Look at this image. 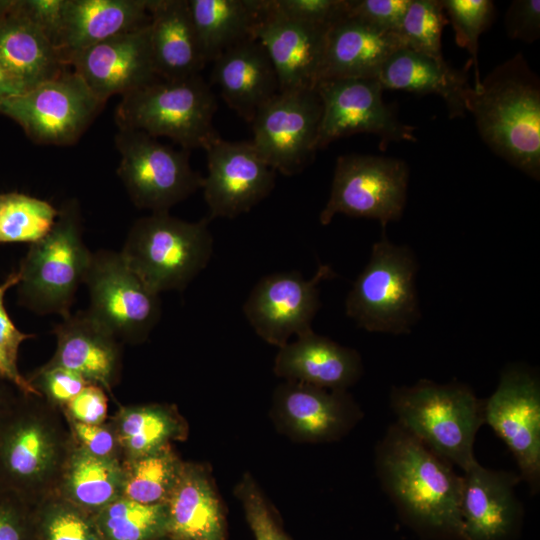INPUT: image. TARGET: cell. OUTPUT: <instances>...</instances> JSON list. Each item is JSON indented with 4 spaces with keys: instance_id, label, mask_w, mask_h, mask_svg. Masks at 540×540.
Here are the masks:
<instances>
[{
    "instance_id": "f1b7e54d",
    "label": "cell",
    "mask_w": 540,
    "mask_h": 540,
    "mask_svg": "<svg viewBox=\"0 0 540 540\" xmlns=\"http://www.w3.org/2000/svg\"><path fill=\"white\" fill-rule=\"evenodd\" d=\"M165 504L167 535L174 540H225L221 505L203 466L183 462Z\"/></svg>"
},
{
    "instance_id": "db71d44e",
    "label": "cell",
    "mask_w": 540,
    "mask_h": 540,
    "mask_svg": "<svg viewBox=\"0 0 540 540\" xmlns=\"http://www.w3.org/2000/svg\"><path fill=\"white\" fill-rule=\"evenodd\" d=\"M155 540H174V539L171 538V537L168 536V535H164V536H162V537H160V538H157V539H155Z\"/></svg>"
},
{
    "instance_id": "8992f818",
    "label": "cell",
    "mask_w": 540,
    "mask_h": 540,
    "mask_svg": "<svg viewBox=\"0 0 540 540\" xmlns=\"http://www.w3.org/2000/svg\"><path fill=\"white\" fill-rule=\"evenodd\" d=\"M217 100L200 75L156 81L122 96L115 110L118 129L168 137L182 149H203L220 137L213 118Z\"/></svg>"
},
{
    "instance_id": "83f0119b",
    "label": "cell",
    "mask_w": 540,
    "mask_h": 540,
    "mask_svg": "<svg viewBox=\"0 0 540 540\" xmlns=\"http://www.w3.org/2000/svg\"><path fill=\"white\" fill-rule=\"evenodd\" d=\"M14 4L0 18V64L22 93L69 68L44 31Z\"/></svg>"
},
{
    "instance_id": "74e56055",
    "label": "cell",
    "mask_w": 540,
    "mask_h": 540,
    "mask_svg": "<svg viewBox=\"0 0 540 540\" xmlns=\"http://www.w3.org/2000/svg\"><path fill=\"white\" fill-rule=\"evenodd\" d=\"M449 23L439 0H411L397 34L404 48L443 59L441 37Z\"/></svg>"
},
{
    "instance_id": "816d5d0a",
    "label": "cell",
    "mask_w": 540,
    "mask_h": 540,
    "mask_svg": "<svg viewBox=\"0 0 540 540\" xmlns=\"http://www.w3.org/2000/svg\"><path fill=\"white\" fill-rule=\"evenodd\" d=\"M3 383L0 381V419L16 395L5 387Z\"/></svg>"
},
{
    "instance_id": "30bf717a",
    "label": "cell",
    "mask_w": 540,
    "mask_h": 540,
    "mask_svg": "<svg viewBox=\"0 0 540 540\" xmlns=\"http://www.w3.org/2000/svg\"><path fill=\"white\" fill-rule=\"evenodd\" d=\"M105 104L69 67L58 76L0 103V114L15 121L34 143L75 144Z\"/></svg>"
},
{
    "instance_id": "2e32d148",
    "label": "cell",
    "mask_w": 540,
    "mask_h": 540,
    "mask_svg": "<svg viewBox=\"0 0 540 540\" xmlns=\"http://www.w3.org/2000/svg\"><path fill=\"white\" fill-rule=\"evenodd\" d=\"M335 276L322 264L311 279L296 272L265 276L253 287L243 312L256 334L278 348L292 336L312 331V321L320 308L319 284Z\"/></svg>"
},
{
    "instance_id": "9a60e30c",
    "label": "cell",
    "mask_w": 540,
    "mask_h": 540,
    "mask_svg": "<svg viewBox=\"0 0 540 540\" xmlns=\"http://www.w3.org/2000/svg\"><path fill=\"white\" fill-rule=\"evenodd\" d=\"M484 424L511 451L531 494L540 490V382L530 369L512 365L484 400Z\"/></svg>"
},
{
    "instance_id": "c3c4849f",
    "label": "cell",
    "mask_w": 540,
    "mask_h": 540,
    "mask_svg": "<svg viewBox=\"0 0 540 540\" xmlns=\"http://www.w3.org/2000/svg\"><path fill=\"white\" fill-rule=\"evenodd\" d=\"M507 35L527 44L535 42L540 35V1L514 0L504 18Z\"/></svg>"
},
{
    "instance_id": "ffe728a7",
    "label": "cell",
    "mask_w": 540,
    "mask_h": 540,
    "mask_svg": "<svg viewBox=\"0 0 540 540\" xmlns=\"http://www.w3.org/2000/svg\"><path fill=\"white\" fill-rule=\"evenodd\" d=\"M68 66L104 104L114 95H125L157 79L149 38V23L73 55Z\"/></svg>"
},
{
    "instance_id": "d6986e66",
    "label": "cell",
    "mask_w": 540,
    "mask_h": 540,
    "mask_svg": "<svg viewBox=\"0 0 540 540\" xmlns=\"http://www.w3.org/2000/svg\"><path fill=\"white\" fill-rule=\"evenodd\" d=\"M328 28L289 18L262 0L254 38L275 69L279 92L315 89L321 79Z\"/></svg>"
},
{
    "instance_id": "681fc988",
    "label": "cell",
    "mask_w": 540,
    "mask_h": 540,
    "mask_svg": "<svg viewBox=\"0 0 540 540\" xmlns=\"http://www.w3.org/2000/svg\"><path fill=\"white\" fill-rule=\"evenodd\" d=\"M65 0H16V7L38 25L56 47Z\"/></svg>"
},
{
    "instance_id": "f35d334b",
    "label": "cell",
    "mask_w": 540,
    "mask_h": 540,
    "mask_svg": "<svg viewBox=\"0 0 540 540\" xmlns=\"http://www.w3.org/2000/svg\"><path fill=\"white\" fill-rule=\"evenodd\" d=\"M449 23L452 24L455 41L470 55L474 68V85L478 87L481 79L478 70V40L493 22L494 3L490 0H441Z\"/></svg>"
},
{
    "instance_id": "5b68a950",
    "label": "cell",
    "mask_w": 540,
    "mask_h": 540,
    "mask_svg": "<svg viewBox=\"0 0 540 540\" xmlns=\"http://www.w3.org/2000/svg\"><path fill=\"white\" fill-rule=\"evenodd\" d=\"M92 252L83 240L80 204L65 200L51 230L30 247L21 260L19 303L37 314H71L79 286L84 283Z\"/></svg>"
},
{
    "instance_id": "d4e9b609",
    "label": "cell",
    "mask_w": 540,
    "mask_h": 540,
    "mask_svg": "<svg viewBox=\"0 0 540 540\" xmlns=\"http://www.w3.org/2000/svg\"><path fill=\"white\" fill-rule=\"evenodd\" d=\"M149 38L159 79L200 75L207 63L191 18L188 0H148Z\"/></svg>"
},
{
    "instance_id": "ac0fdd59",
    "label": "cell",
    "mask_w": 540,
    "mask_h": 540,
    "mask_svg": "<svg viewBox=\"0 0 540 540\" xmlns=\"http://www.w3.org/2000/svg\"><path fill=\"white\" fill-rule=\"evenodd\" d=\"M271 417L294 441L325 443L348 434L363 417L347 390H328L285 381L274 391Z\"/></svg>"
},
{
    "instance_id": "1f68e13d",
    "label": "cell",
    "mask_w": 540,
    "mask_h": 540,
    "mask_svg": "<svg viewBox=\"0 0 540 540\" xmlns=\"http://www.w3.org/2000/svg\"><path fill=\"white\" fill-rule=\"evenodd\" d=\"M188 4L206 62L254 38L262 0H188Z\"/></svg>"
},
{
    "instance_id": "4316f807",
    "label": "cell",
    "mask_w": 540,
    "mask_h": 540,
    "mask_svg": "<svg viewBox=\"0 0 540 540\" xmlns=\"http://www.w3.org/2000/svg\"><path fill=\"white\" fill-rule=\"evenodd\" d=\"M402 47L396 31L347 15L327 32L320 80L377 78L385 61Z\"/></svg>"
},
{
    "instance_id": "603a6c76",
    "label": "cell",
    "mask_w": 540,
    "mask_h": 540,
    "mask_svg": "<svg viewBox=\"0 0 540 540\" xmlns=\"http://www.w3.org/2000/svg\"><path fill=\"white\" fill-rule=\"evenodd\" d=\"M274 372L286 381L347 390L363 372L359 353L313 330L278 348Z\"/></svg>"
},
{
    "instance_id": "484cf974",
    "label": "cell",
    "mask_w": 540,
    "mask_h": 540,
    "mask_svg": "<svg viewBox=\"0 0 540 540\" xmlns=\"http://www.w3.org/2000/svg\"><path fill=\"white\" fill-rule=\"evenodd\" d=\"M148 0H65L56 42L64 63L77 52L150 21ZM69 67V66H68Z\"/></svg>"
},
{
    "instance_id": "f546056e",
    "label": "cell",
    "mask_w": 540,
    "mask_h": 540,
    "mask_svg": "<svg viewBox=\"0 0 540 540\" xmlns=\"http://www.w3.org/2000/svg\"><path fill=\"white\" fill-rule=\"evenodd\" d=\"M467 68L459 71L444 59L399 48L383 64L377 79L384 89L416 94H436L446 103L451 118L467 113V94L471 89Z\"/></svg>"
},
{
    "instance_id": "9c48e42d",
    "label": "cell",
    "mask_w": 540,
    "mask_h": 540,
    "mask_svg": "<svg viewBox=\"0 0 540 540\" xmlns=\"http://www.w3.org/2000/svg\"><path fill=\"white\" fill-rule=\"evenodd\" d=\"M115 145L120 154L117 175L140 209L169 212L202 187L203 177L191 167L188 150H176L137 130L118 129Z\"/></svg>"
},
{
    "instance_id": "e0dca14e",
    "label": "cell",
    "mask_w": 540,
    "mask_h": 540,
    "mask_svg": "<svg viewBox=\"0 0 540 540\" xmlns=\"http://www.w3.org/2000/svg\"><path fill=\"white\" fill-rule=\"evenodd\" d=\"M205 152L208 172L201 189L209 220L247 213L273 190L276 171L263 160L251 141L219 138Z\"/></svg>"
},
{
    "instance_id": "e575fe53",
    "label": "cell",
    "mask_w": 540,
    "mask_h": 540,
    "mask_svg": "<svg viewBox=\"0 0 540 540\" xmlns=\"http://www.w3.org/2000/svg\"><path fill=\"white\" fill-rule=\"evenodd\" d=\"M93 517L102 540H155L167 535L166 504L146 505L120 497Z\"/></svg>"
},
{
    "instance_id": "7a4b0ae2",
    "label": "cell",
    "mask_w": 540,
    "mask_h": 540,
    "mask_svg": "<svg viewBox=\"0 0 540 540\" xmlns=\"http://www.w3.org/2000/svg\"><path fill=\"white\" fill-rule=\"evenodd\" d=\"M73 444L62 410L17 391L0 419V488L36 505L57 492Z\"/></svg>"
},
{
    "instance_id": "5bb4252c",
    "label": "cell",
    "mask_w": 540,
    "mask_h": 540,
    "mask_svg": "<svg viewBox=\"0 0 540 540\" xmlns=\"http://www.w3.org/2000/svg\"><path fill=\"white\" fill-rule=\"evenodd\" d=\"M315 90L322 104L318 150L357 133L379 136L382 149L390 142L417 141L415 127L399 121L384 103V88L377 78L322 79Z\"/></svg>"
},
{
    "instance_id": "4fadbf2b",
    "label": "cell",
    "mask_w": 540,
    "mask_h": 540,
    "mask_svg": "<svg viewBox=\"0 0 540 540\" xmlns=\"http://www.w3.org/2000/svg\"><path fill=\"white\" fill-rule=\"evenodd\" d=\"M322 114L315 89L278 92L257 111L251 143L276 172L292 176L310 164Z\"/></svg>"
},
{
    "instance_id": "60d3db41",
    "label": "cell",
    "mask_w": 540,
    "mask_h": 540,
    "mask_svg": "<svg viewBox=\"0 0 540 540\" xmlns=\"http://www.w3.org/2000/svg\"><path fill=\"white\" fill-rule=\"evenodd\" d=\"M235 493L243 506L255 540H287L261 490L249 474L243 476Z\"/></svg>"
},
{
    "instance_id": "ba28073f",
    "label": "cell",
    "mask_w": 540,
    "mask_h": 540,
    "mask_svg": "<svg viewBox=\"0 0 540 540\" xmlns=\"http://www.w3.org/2000/svg\"><path fill=\"white\" fill-rule=\"evenodd\" d=\"M417 270L411 249L391 243L383 233L347 295L346 315L369 332L410 333L420 317Z\"/></svg>"
},
{
    "instance_id": "ab89813d",
    "label": "cell",
    "mask_w": 540,
    "mask_h": 540,
    "mask_svg": "<svg viewBox=\"0 0 540 540\" xmlns=\"http://www.w3.org/2000/svg\"><path fill=\"white\" fill-rule=\"evenodd\" d=\"M19 280V272L14 271L0 284V381L10 384L21 393L41 396L18 369L20 345L35 335L20 331L11 320L4 305L6 292L11 287L17 286Z\"/></svg>"
},
{
    "instance_id": "7bdbcfd3",
    "label": "cell",
    "mask_w": 540,
    "mask_h": 540,
    "mask_svg": "<svg viewBox=\"0 0 540 540\" xmlns=\"http://www.w3.org/2000/svg\"><path fill=\"white\" fill-rule=\"evenodd\" d=\"M281 14L308 24L330 28L348 15L349 0H271Z\"/></svg>"
},
{
    "instance_id": "277c9868",
    "label": "cell",
    "mask_w": 540,
    "mask_h": 540,
    "mask_svg": "<svg viewBox=\"0 0 540 540\" xmlns=\"http://www.w3.org/2000/svg\"><path fill=\"white\" fill-rule=\"evenodd\" d=\"M390 406L397 424L451 465L465 472L477 462L474 442L484 424V400L467 385L421 379L393 387Z\"/></svg>"
},
{
    "instance_id": "52a82bcc",
    "label": "cell",
    "mask_w": 540,
    "mask_h": 540,
    "mask_svg": "<svg viewBox=\"0 0 540 540\" xmlns=\"http://www.w3.org/2000/svg\"><path fill=\"white\" fill-rule=\"evenodd\" d=\"M209 219L189 222L169 212L150 213L131 226L120 251L154 293L184 290L213 254Z\"/></svg>"
},
{
    "instance_id": "bcb514c9",
    "label": "cell",
    "mask_w": 540,
    "mask_h": 540,
    "mask_svg": "<svg viewBox=\"0 0 540 540\" xmlns=\"http://www.w3.org/2000/svg\"><path fill=\"white\" fill-rule=\"evenodd\" d=\"M411 0H349L348 15L376 27L396 31Z\"/></svg>"
},
{
    "instance_id": "d6a6232c",
    "label": "cell",
    "mask_w": 540,
    "mask_h": 540,
    "mask_svg": "<svg viewBox=\"0 0 540 540\" xmlns=\"http://www.w3.org/2000/svg\"><path fill=\"white\" fill-rule=\"evenodd\" d=\"M123 481L121 461L95 457L74 442L57 493L95 514L121 497Z\"/></svg>"
},
{
    "instance_id": "7c38bea8",
    "label": "cell",
    "mask_w": 540,
    "mask_h": 540,
    "mask_svg": "<svg viewBox=\"0 0 540 540\" xmlns=\"http://www.w3.org/2000/svg\"><path fill=\"white\" fill-rule=\"evenodd\" d=\"M409 171L400 159L350 154L337 158L329 199L319 215L328 225L335 215L366 217L383 231L404 211Z\"/></svg>"
},
{
    "instance_id": "7dc6e473",
    "label": "cell",
    "mask_w": 540,
    "mask_h": 540,
    "mask_svg": "<svg viewBox=\"0 0 540 540\" xmlns=\"http://www.w3.org/2000/svg\"><path fill=\"white\" fill-rule=\"evenodd\" d=\"M108 397L99 385L89 383L62 409L67 419L85 423L102 424L107 421Z\"/></svg>"
},
{
    "instance_id": "6da1fadb",
    "label": "cell",
    "mask_w": 540,
    "mask_h": 540,
    "mask_svg": "<svg viewBox=\"0 0 540 540\" xmlns=\"http://www.w3.org/2000/svg\"><path fill=\"white\" fill-rule=\"evenodd\" d=\"M396 422L375 448V468L400 516L425 537L462 540L463 476Z\"/></svg>"
},
{
    "instance_id": "cb8c5ba5",
    "label": "cell",
    "mask_w": 540,
    "mask_h": 540,
    "mask_svg": "<svg viewBox=\"0 0 540 540\" xmlns=\"http://www.w3.org/2000/svg\"><path fill=\"white\" fill-rule=\"evenodd\" d=\"M211 82L226 104L251 124L257 111L279 92L273 64L255 38L240 42L213 61Z\"/></svg>"
},
{
    "instance_id": "7402d4cb",
    "label": "cell",
    "mask_w": 540,
    "mask_h": 540,
    "mask_svg": "<svg viewBox=\"0 0 540 540\" xmlns=\"http://www.w3.org/2000/svg\"><path fill=\"white\" fill-rule=\"evenodd\" d=\"M53 333L56 350L44 365L73 371L111 394L121 372V342L87 310L63 318Z\"/></svg>"
},
{
    "instance_id": "f6af8a7d",
    "label": "cell",
    "mask_w": 540,
    "mask_h": 540,
    "mask_svg": "<svg viewBox=\"0 0 540 540\" xmlns=\"http://www.w3.org/2000/svg\"><path fill=\"white\" fill-rule=\"evenodd\" d=\"M66 420L73 441L80 448L98 458L123 461L118 438L108 421L102 424H85L67 418Z\"/></svg>"
},
{
    "instance_id": "44dd1931",
    "label": "cell",
    "mask_w": 540,
    "mask_h": 540,
    "mask_svg": "<svg viewBox=\"0 0 540 540\" xmlns=\"http://www.w3.org/2000/svg\"><path fill=\"white\" fill-rule=\"evenodd\" d=\"M520 475L485 468L475 462L464 472L460 514L462 540H513L523 507L515 488Z\"/></svg>"
},
{
    "instance_id": "4dcf8cb0",
    "label": "cell",
    "mask_w": 540,
    "mask_h": 540,
    "mask_svg": "<svg viewBox=\"0 0 540 540\" xmlns=\"http://www.w3.org/2000/svg\"><path fill=\"white\" fill-rule=\"evenodd\" d=\"M107 421L118 438L122 462L158 451L172 441H182L188 434L187 422L169 404L121 406Z\"/></svg>"
},
{
    "instance_id": "f907efd6",
    "label": "cell",
    "mask_w": 540,
    "mask_h": 540,
    "mask_svg": "<svg viewBox=\"0 0 540 540\" xmlns=\"http://www.w3.org/2000/svg\"><path fill=\"white\" fill-rule=\"evenodd\" d=\"M19 94H22L21 90L0 64V103Z\"/></svg>"
},
{
    "instance_id": "3957f363",
    "label": "cell",
    "mask_w": 540,
    "mask_h": 540,
    "mask_svg": "<svg viewBox=\"0 0 540 540\" xmlns=\"http://www.w3.org/2000/svg\"><path fill=\"white\" fill-rule=\"evenodd\" d=\"M467 112L496 155L540 179V81L521 53L471 86Z\"/></svg>"
},
{
    "instance_id": "d590c367",
    "label": "cell",
    "mask_w": 540,
    "mask_h": 540,
    "mask_svg": "<svg viewBox=\"0 0 540 540\" xmlns=\"http://www.w3.org/2000/svg\"><path fill=\"white\" fill-rule=\"evenodd\" d=\"M58 209L19 192L0 193V244L41 240L53 227Z\"/></svg>"
},
{
    "instance_id": "ee69618b",
    "label": "cell",
    "mask_w": 540,
    "mask_h": 540,
    "mask_svg": "<svg viewBox=\"0 0 540 540\" xmlns=\"http://www.w3.org/2000/svg\"><path fill=\"white\" fill-rule=\"evenodd\" d=\"M0 540H36L34 505L1 488Z\"/></svg>"
},
{
    "instance_id": "8d00e7d4",
    "label": "cell",
    "mask_w": 540,
    "mask_h": 540,
    "mask_svg": "<svg viewBox=\"0 0 540 540\" xmlns=\"http://www.w3.org/2000/svg\"><path fill=\"white\" fill-rule=\"evenodd\" d=\"M36 540H102L93 514L57 492L34 505Z\"/></svg>"
},
{
    "instance_id": "f5cc1de1",
    "label": "cell",
    "mask_w": 540,
    "mask_h": 540,
    "mask_svg": "<svg viewBox=\"0 0 540 540\" xmlns=\"http://www.w3.org/2000/svg\"><path fill=\"white\" fill-rule=\"evenodd\" d=\"M14 4V0H0V18L4 16Z\"/></svg>"
},
{
    "instance_id": "8fae6325",
    "label": "cell",
    "mask_w": 540,
    "mask_h": 540,
    "mask_svg": "<svg viewBox=\"0 0 540 540\" xmlns=\"http://www.w3.org/2000/svg\"><path fill=\"white\" fill-rule=\"evenodd\" d=\"M84 284L90 297L87 311L121 343L148 339L161 316L159 294L144 284L120 252H94Z\"/></svg>"
},
{
    "instance_id": "836d02e7",
    "label": "cell",
    "mask_w": 540,
    "mask_h": 540,
    "mask_svg": "<svg viewBox=\"0 0 540 540\" xmlns=\"http://www.w3.org/2000/svg\"><path fill=\"white\" fill-rule=\"evenodd\" d=\"M183 462L171 444L122 462L124 481L121 497L146 505L165 504Z\"/></svg>"
},
{
    "instance_id": "b9f144b4",
    "label": "cell",
    "mask_w": 540,
    "mask_h": 540,
    "mask_svg": "<svg viewBox=\"0 0 540 540\" xmlns=\"http://www.w3.org/2000/svg\"><path fill=\"white\" fill-rule=\"evenodd\" d=\"M26 378L48 403L60 410L89 384L73 371L46 365H42Z\"/></svg>"
}]
</instances>
